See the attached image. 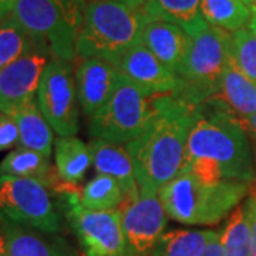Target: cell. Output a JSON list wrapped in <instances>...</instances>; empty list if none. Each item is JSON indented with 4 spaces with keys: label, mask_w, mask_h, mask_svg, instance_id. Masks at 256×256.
Instances as JSON below:
<instances>
[{
    "label": "cell",
    "mask_w": 256,
    "mask_h": 256,
    "mask_svg": "<svg viewBox=\"0 0 256 256\" xmlns=\"http://www.w3.org/2000/svg\"><path fill=\"white\" fill-rule=\"evenodd\" d=\"M118 2H122L128 6H132V8H137V9H142V6L146 4V0H118Z\"/></svg>",
    "instance_id": "cell-34"
},
{
    "label": "cell",
    "mask_w": 256,
    "mask_h": 256,
    "mask_svg": "<svg viewBox=\"0 0 256 256\" xmlns=\"http://www.w3.org/2000/svg\"><path fill=\"white\" fill-rule=\"evenodd\" d=\"M86 6V0H18L10 14L37 48L72 64L77 58Z\"/></svg>",
    "instance_id": "cell-5"
},
{
    "label": "cell",
    "mask_w": 256,
    "mask_h": 256,
    "mask_svg": "<svg viewBox=\"0 0 256 256\" xmlns=\"http://www.w3.org/2000/svg\"><path fill=\"white\" fill-rule=\"evenodd\" d=\"M18 146V128L14 118L0 111V152Z\"/></svg>",
    "instance_id": "cell-29"
},
{
    "label": "cell",
    "mask_w": 256,
    "mask_h": 256,
    "mask_svg": "<svg viewBox=\"0 0 256 256\" xmlns=\"http://www.w3.org/2000/svg\"><path fill=\"white\" fill-rule=\"evenodd\" d=\"M192 37L172 23L150 18L142 30L141 43L165 64L174 74H178L185 62Z\"/></svg>",
    "instance_id": "cell-16"
},
{
    "label": "cell",
    "mask_w": 256,
    "mask_h": 256,
    "mask_svg": "<svg viewBox=\"0 0 256 256\" xmlns=\"http://www.w3.org/2000/svg\"><path fill=\"white\" fill-rule=\"evenodd\" d=\"M52 192L36 180L0 175V216L22 226L58 234L63 222Z\"/></svg>",
    "instance_id": "cell-9"
},
{
    "label": "cell",
    "mask_w": 256,
    "mask_h": 256,
    "mask_svg": "<svg viewBox=\"0 0 256 256\" xmlns=\"http://www.w3.org/2000/svg\"><path fill=\"white\" fill-rule=\"evenodd\" d=\"M220 234L222 232H218L214 238L210 239V242L205 246V249L202 250L200 256H225V250H224V244H222Z\"/></svg>",
    "instance_id": "cell-31"
},
{
    "label": "cell",
    "mask_w": 256,
    "mask_h": 256,
    "mask_svg": "<svg viewBox=\"0 0 256 256\" xmlns=\"http://www.w3.org/2000/svg\"><path fill=\"white\" fill-rule=\"evenodd\" d=\"M248 28L254 33L256 36V8L252 9V18H250V22H249V26Z\"/></svg>",
    "instance_id": "cell-35"
},
{
    "label": "cell",
    "mask_w": 256,
    "mask_h": 256,
    "mask_svg": "<svg viewBox=\"0 0 256 256\" xmlns=\"http://www.w3.org/2000/svg\"><path fill=\"white\" fill-rule=\"evenodd\" d=\"M148 20L142 10L118 0H90L77 40V57L100 58L116 67L141 42Z\"/></svg>",
    "instance_id": "cell-3"
},
{
    "label": "cell",
    "mask_w": 256,
    "mask_h": 256,
    "mask_svg": "<svg viewBox=\"0 0 256 256\" xmlns=\"http://www.w3.org/2000/svg\"><path fill=\"white\" fill-rule=\"evenodd\" d=\"M78 104L87 118L96 117L108 102L117 87L120 72L100 58H82L76 72Z\"/></svg>",
    "instance_id": "cell-13"
},
{
    "label": "cell",
    "mask_w": 256,
    "mask_h": 256,
    "mask_svg": "<svg viewBox=\"0 0 256 256\" xmlns=\"http://www.w3.org/2000/svg\"><path fill=\"white\" fill-rule=\"evenodd\" d=\"M216 234V230H171L156 240L148 256H200Z\"/></svg>",
    "instance_id": "cell-24"
},
{
    "label": "cell",
    "mask_w": 256,
    "mask_h": 256,
    "mask_svg": "<svg viewBox=\"0 0 256 256\" xmlns=\"http://www.w3.org/2000/svg\"><path fill=\"white\" fill-rule=\"evenodd\" d=\"M121 225L131 256H148L166 226V212L156 192H144L122 202Z\"/></svg>",
    "instance_id": "cell-11"
},
{
    "label": "cell",
    "mask_w": 256,
    "mask_h": 256,
    "mask_svg": "<svg viewBox=\"0 0 256 256\" xmlns=\"http://www.w3.org/2000/svg\"><path fill=\"white\" fill-rule=\"evenodd\" d=\"M232 54L239 68L256 82V36L248 28L232 33Z\"/></svg>",
    "instance_id": "cell-28"
},
{
    "label": "cell",
    "mask_w": 256,
    "mask_h": 256,
    "mask_svg": "<svg viewBox=\"0 0 256 256\" xmlns=\"http://www.w3.org/2000/svg\"><path fill=\"white\" fill-rule=\"evenodd\" d=\"M34 47L26 30L10 13L0 20V70L28 54Z\"/></svg>",
    "instance_id": "cell-26"
},
{
    "label": "cell",
    "mask_w": 256,
    "mask_h": 256,
    "mask_svg": "<svg viewBox=\"0 0 256 256\" xmlns=\"http://www.w3.org/2000/svg\"><path fill=\"white\" fill-rule=\"evenodd\" d=\"M56 170L62 181L72 185L82 181L92 165L90 146L76 136L58 137L54 141Z\"/></svg>",
    "instance_id": "cell-22"
},
{
    "label": "cell",
    "mask_w": 256,
    "mask_h": 256,
    "mask_svg": "<svg viewBox=\"0 0 256 256\" xmlns=\"http://www.w3.org/2000/svg\"><path fill=\"white\" fill-rule=\"evenodd\" d=\"M201 13L205 22L229 33L246 28L252 10L244 0H201Z\"/></svg>",
    "instance_id": "cell-23"
},
{
    "label": "cell",
    "mask_w": 256,
    "mask_h": 256,
    "mask_svg": "<svg viewBox=\"0 0 256 256\" xmlns=\"http://www.w3.org/2000/svg\"><path fill=\"white\" fill-rule=\"evenodd\" d=\"M238 121L246 132H250L256 138V112L244 118H238Z\"/></svg>",
    "instance_id": "cell-32"
},
{
    "label": "cell",
    "mask_w": 256,
    "mask_h": 256,
    "mask_svg": "<svg viewBox=\"0 0 256 256\" xmlns=\"http://www.w3.org/2000/svg\"><path fill=\"white\" fill-rule=\"evenodd\" d=\"M232 57V34L208 26L192 37L191 47L181 66L174 92L185 101L202 106L220 90L224 72Z\"/></svg>",
    "instance_id": "cell-6"
},
{
    "label": "cell",
    "mask_w": 256,
    "mask_h": 256,
    "mask_svg": "<svg viewBox=\"0 0 256 256\" xmlns=\"http://www.w3.org/2000/svg\"><path fill=\"white\" fill-rule=\"evenodd\" d=\"M90 150L92 154V165L97 174L107 175L121 185L126 200L136 198L141 194L138 186L132 160L122 146H117L100 138H92Z\"/></svg>",
    "instance_id": "cell-18"
},
{
    "label": "cell",
    "mask_w": 256,
    "mask_h": 256,
    "mask_svg": "<svg viewBox=\"0 0 256 256\" xmlns=\"http://www.w3.org/2000/svg\"><path fill=\"white\" fill-rule=\"evenodd\" d=\"M52 56L34 47L28 54L0 70V111L14 108L37 98V90Z\"/></svg>",
    "instance_id": "cell-12"
},
{
    "label": "cell",
    "mask_w": 256,
    "mask_h": 256,
    "mask_svg": "<svg viewBox=\"0 0 256 256\" xmlns=\"http://www.w3.org/2000/svg\"><path fill=\"white\" fill-rule=\"evenodd\" d=\"M156 97L120 73L117 87L108 102L90 120V137L127 146L146 127L154 110Z\"/></svg>",
    "instance_id": "cell-8"
},
{
    "label": "cell",
    "mask_w": 256,
    "mask_h": 256,
    "mask_svg": "<svg viewBox=\"0 0 256 256\" xmlns=\"http://www.w3.org/2000/svg\"><path fill=\"white\" fill-rule=\"evenodd\" d=\"M220 238L225 256H250V224L245 205L232 210Z\"/></svg>",
    "instance_id": "cell-27"
},
{
    "label": "cell",
    "mask_w": 256,
    "mask_h": 256,
    "mask_svg": "<svg viewBox=\"0 0 256 256\" xmlns=\"http://www.w3.org/2000/svg\"><path fill=\"white\" fill-rule=\"evenodd\" d=\"M37 104L58 137L78 132V97L72 64L52 58L46 66L37 90Z\"/></svg>",
    "instance_id": "cell-10"
},
{
    "label": "cell",
    "mask_w": 256,
    "mask_h": 256,
    "mask_svg": "<svg viewBox=\"0 0 256 256\" xmlns=\"http://www.w3.org/2000/svg\"><path fill=\"white\" fill-rule=\"evenodd\" d=\"M244 205L250 224V256H256V181L250 184L248 200Z\"/></svg>",
    "instance_id": "cell-30"
},
{
    "label": "cell",
    "mask_w": 256,
    "mask_h": 256,
    "mask_svg": "<svg viewBox=\"0 0 256 256\" xmlns=\"http://www.w3.org/2000/svg\"><path fill=\"white\" fill-rule=\"evenodd\" d=\"M201 114V106L174 92L156 96L144 130L126 146L141 191L158 194L180 174L190 134Z\"/></svg>",
    "instance_id": "cell-1"
},
{
    "label": "cell",
    "mask_w": 256,
    "mask_h": 256,
    "mask_svg": "<svg viewBox=\"0 0 256 256\" xmlns=\"http://www.w3.org/2000/svg\"><path fill=\"white\" fill-rule=\"evenodd\" d=\"M122 76L151 96L171 94L178 87V77L141 42L131 47L116 66Z\"/></svg>",
    "instance_id": "cell-14"
},
{
    "label": "cell",
    "mask_w": 256,
    "mask_h": 256,
    "mask_svg": "<svg viewBox=\"0 0 256 256\" xmlns=\"http://www.w3.org/2000/svg\"><path fill=\"white\" fill-rule=\"evenodd\" d=\"M0 175L36 180L53 192L64 182L48 156L22 146H18L3 158L0 162Z\"/></svg>",
    "instance_id": "cell-19"
},
{
    "label": "cell",
    "mask_w": 256,
    "mask_h": 256,
    "mask_svg": "<svg viewBox=\"0 0 256 256\" xmlns=\"http://www.w3.org/2000/svg\"><path fill=\"white\" fill-rule=\"evenodd\" d=\"M192 128L181 171L205 184L256 181L254 156L246 131L236 117L205 102Z\"/></svg>",
    "instance_id": "cell-2"
},
{
    "label": "cell",
    "mask_w": 256,
    "mask_h": 256,
    "mask_svg": "<svg viewBox=\"0 0 256 256\" xmlns=\"http://www.w3.org/2000/svg\"><path fill=\"white\" fill-rule=\"evenodd\" d=\"M82 245L84 256H131L118 210H88L80 204L82 190L63 182L54 192Z\"/></svg>",
    "instance_id": "cell-7"
},
{
    "label": "cell",
    "mask_w": 256,
    "mask_h": 256,
    "mask_svg": "<svg viewBox=\"0 0 256 256\" xmlns=\"http://www.w3.org/2000/svg\"><path fill=\"white\" fill-rule=\"evenodd\" d=\"M126 201V195L116 180L97 174L82 190L80 204L88 210H118Z\"/></svg>",
    "instance_id": "cell-25"
},
{
    "label": "cell",
    "mask_w": 256,
    "mask_h": 256,
    "mask_svg": "<svg viewBox=\"0 0 256 256\" xmlns=\"http://www.w3.org/2000/svg\"><path fill=\"white\" fill-rule=\"evenodd\" d=\"M206 102L236 118L256 112V82L239 68L234 54L224 72L220 90Z\"/></svg>",
    "instance_id": "cell-17"
},
{
    "label": "cell",
    "mask_w": 256,
    "mask_h": 256,
    "mask_svg": "<svg viewBox=\"0 0 256 256\" xmlns=\"http://www.w3.org/2000/svg\"><path fill=\"white\" fill-rule=\"evenodd\" d=\"M16 3H18V0H0V13L4 16L9 14Z\"/></svg>",
    "instance_id": "cell-33"
},
{
    "label": "cell",
    "mask_w": 256,
    "mask_h": 256,
    "mask_svg": "<svg viewBox=\"0 0 256 256\" xmlns=\"http://www.w3.org/2000/svg\"><path fill=\"white\" fill-rule=\"evenodd\" d=\"M244 2L250 8V10L254 9V8H256V0H244Z\"/></svg>",
    "instance_id": "cell-36"
},
{
    "label": "cell",
    "mask_w": 256,
    "mask_h": 256,
    "mask_svg": "<svg viewBox=\"0 0 256 256\" xmlns=\"http://www.w3.org/2000/svg\"><path fill=\"white\" fill-rule=\"evenodd\" d=\"M9 116H12L18 124V146L36 151L50 158L54 146V131L38 108L37 98L14 108Z\"/></svg>",
    "instance_id": "cell-20"
},
{
    "label": "cell",
    "mask_w": 256,
    "mask_h": 256,
    "mask_svg": "<svg viewBox=\"0 0 256 256\" xmlns=\"http://www.w3.org/2000/svg\"><path fill=\"white\" fill-rule=\"evenodd\" d=\"M142 12L150 18L162 20L181 28L191 37L210 24L202 18L201 0H146Z\"/></svg>",
    "instance_id": "cell-21"
},
{
    "label": "cell",
    "mask_w": 256,
    "mask_h": 256,
    "mask_svg": "<svg viewBox=\"0 0 256 256\" xmlns=\"http://www.w3.org/2000/svg\"><path fill=\"white\" fill-rule=\"evenodd\" d=\"M250 184L220 181L205 184L186 171L164 185L158 196L170 218L185 225H216L239 206Z\"/></svg>",
    "instance_id": "cell-4"
},
{
    "label": "cell",
    "mask_w": 256,
    "mask_h": 256,
    "mask_svg": "<svg viewBox=\"0 0 256 256\" xmlns=\"http://www.w3.org/2000/svg\"><path fill=\"white\" fill-rule=\"evenodd\" d=\"M0 234L4 256H80L58 234H46L22 226L0 216Z\"/></svg>",
    "instance_id": "cell-15"
},
{
    "label": "cell",
    "mask_w": 256,
    "mask_h": 256,
    "mask_svg": "<svg viewBox=\"0 0 256 256\" xmlns=\"http://www.w3.org/2000/svg\"><path fill=\"white\" fill-rule=\"evenodd\" d=\"M3 18H4V14H2V13H0V20H2Z\"/></svg>",
    "instance_id": "cell-37"
}]
</instances>
